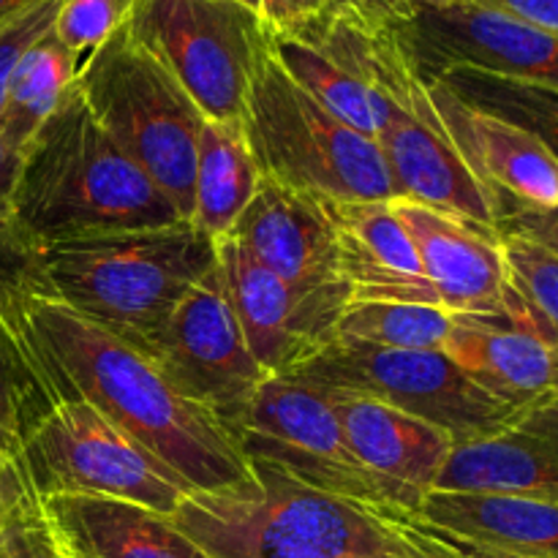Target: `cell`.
Instances as JSON below:
<instances>
[{
	"label": "cell",
	"instance_id": "4",
	"mask_svg": "<svg viewBox=\"0 0 558 558\" xmlns=\"http://www.w3.org/2000/svg\"><path fill=\"white\" fill-rule=\"evenodd\" d=\"M232 488L194 490L172 523L210 558H387L403 554L379 512L308 488L265 461Z\"/></svg>",
	"mask_w": 558,
	"mask_h": 558
},
{
	"label": "cell",
	"instance_id": "27",
	"mask_svg": "<svg viewBox=\"0 0 558 558\" xmlns=\"http://www.w3.org/2000/svg\"><path fill=\"white\" fill-rule=\"evenodd\" d=\"M267 41H270L272 58L319 107H325L327 112L336 114L360 134L376 140L381 120L387 118V109L371 87L354 80L336 60L327 58L322 49H316L298 33L270 27Z\"/></svg>",
	"mask_w": 558,
	"mask_h": 558
},
{
	"label": "cell",
	"instance_id": "11",
	"mask_svg": "<svg viewBox=\"0 0 558 558\" xmlns=\"http://www.w3.org/2000/svg\"><path fill=\"white\" fill-rule=\"evenodd\" d=\"M36 501L49 496L120 499L174 515L191 485L82 401H63L25 441L16 461Z\"/></svg>",
	"mask_w": 558,
	"mask_h": 558
},
{
	"label": "cell",
	"instance_id": "1",
	"mask_svg": "<svg viewBox=\"0 0 558 558\" xmlns=\"http://www.w3.org/2000/svg\"><path fill=\"white\" fill-rule=\"evenodd\" d=\"M22 330L60 403L93 407L191 490L232 488L248 477V463L227 425L174 390L150 357L49 298L25 305Z\"/></svg>",
	"mask_w": 558,
	"mask_h": 558
},
{
	"label": "cell",
	"instance_id": "31",
	"mask_svg": "<svg viewBox=\"0 0 558 558\" xmlns=\"http://www.w3.org/2000/svg\"><path fill=\"white\" fill-rule=\"evenodd\" d=\"M501 248L515 294L512 308L558 341V256L521 234H501Z\"/></svg>",
	"mask_w": 558,
	"mask_h": 558
},
{
	"label": "cell",
	"instance_id": "13",
	"mask_svg": "<svg viewBox=\"0 0 558 558\" xmlns=\"http://www.w3.org/2000/svg\"><path fill=\"white\" fill-rule=\"evenodd\" d=\"M218 267L245 343L270 376L292 374L336 343L338 322L352 303L347 283L294 287L234 238L218 240Z\"/></svg>",
	"mask_w": 558,
	"mask_h": 558
},
{
	"label": "cell",
	"instance_id": "20",
	"mask_svg": "<svg viewBox=\"0 0 558 558\" xmlns=\"http://www.w3.org/2000/svg\"><path fill=\"white\" fill-rule=\"evenodd\" d=\"M434 490L558 496V396L523 409L501 434L452 447Z\"/></svg>",
	"mask_w": 558,
	"mask_h": 558
},
{
	"label": "cell",
	"instance_id": "36",
	"mask_svg": "<svg viewBox=\"0 0 558 558\" xmlns=\"http://www.w3.org/2000/svg\"><path fill=\"white\" fill-rule=\"evenodd\" d=\"M0 558H58L36 499L16 507L0 526Z\"/></svg>",
	"mask_w": 558,
	"mask_h": 558
},
{
	"label": "cell",
	"instance_id": "17",
	"mask_svg": "<svg viewBox=\"0 0 558 558\" xmlns=\"http://www.w3.org/2000/svg\"><path fill=\"white\" fill-rule=\"evenodd\" d=\"M430 98L474 178L494 196L523 205H558V158L521 125L469 107L439 80H430Z\"/></svg>",
	"mask_w": 558,
	"mask_h": 558
},
{
	"label": "cell",
	"instance_id": "7",
	"mask_svg": "<svg viewBox=\"0 0 558 558\" xmlns=\"http://www.w3.org/2000/svg\"><path fill=\"white\" fill-rule=\"evenodd\" d=\"M229 434L245 461H265L308 488L374 512H414L417 501L360 463L330 396L298 376H267Z\"/></svg>",
	"mask_w": 558,
	"mask_h": 558
},
{
	"label": "cell",
	"instance_id": "24",
	"mask_svg": "<svg viewBox=\"0 0 558 558\" xmlns=\"http://www.w3.org/2000/svg\"><path fill=\"white\" fill-rule=\"evenodd\" d=\"M259 180L262 172L245 140L243 123L205 120L196 147L194 210L189 221L216 243L229 238L256 196Z\"/></svg>",
	"mask_w": 558,
	"mask_h": 558
},
{
	"label": "cell",
	"instance_id": "35",
	"mask_svg": "<svg viewBox=\"0 0 558 558\" xmlns=\"http://www.w3.org/2000/svg\"><path fill=\"white\" fill-rule=\"evenodd\" d=\"M496 232L521 234L558 256V205H523L510 196H496Z\"/></svg>",
	"mask_w": 558,
	"mask_h": 558
},
{
	"label": "cell",
	"instance_id": "23",
	"mask_svg": "<svg viewBox=\"0 0 558 558\" xmlns=\"http://www.w3.org/2000/svg\"><path fill=\"white\" fill-rule=\"evenodd\" d=\"M414 515L485 548L523 558H558V496L430 490Z\"/></svg>",
	"mask_w": 558,
	"mask_h": 558
},
{
	"label": "cell",
	"instance_id": "28",
	"mask_svg": "<svg viewBox=\"0 0 558 558\" xmlns=\"http://www.w3.org/2000/svg\"><path fill=\"white\" fill-rule=\"evenodd\" d=\"M436 80L469 107L521 125L558 158V87L505 80L474 69H450Z\"/></svg>",
	"mask_w": 558,
	"mask_h": 558
},
{
	"label": "cell",
	"instance_id": "43",
	"mask_svg": "<svg viewBox=\"0 0 558 558\" xmlns=\"http://www.w3.org/2000/svg\"><path fill=\"white\" fill-rule=\"evenodd\" d=\"M387 558H412L407 554V550H403V554H392V556H387Z\"/></svg>",
	"mask_w": 558,
	"mask_h": 558
},
{
	"label": "cell",
	"instance_id": "29",
	"mask_svg": "<svg viewBox=\"0 0 558 558\" xmlns=\"http://www.w3.org/2000/svg\"><path fill=\"white\" fill-rule=\"evenodd\" d=\"M452 314L420 303H354L338 322L336 341L374 349H445Z\"/></svg>",
	"mask_w": 558,
	"mask_h": 558
},
{
	"label": "cell",
	"instance_id": "9",
	"mask_svg": "<svg viewBox=\"0 0 558 558\" xmlns=\"http://www.w3.org/2000/svg\"><path fill=\"white\" fill-rule=\"evenodd\" d=\"M287 376L387 403L445 430L456 445L501 434L523 412L488 396L445 349H374L336 341Z\"/></svg>",
	"mask_w": 558,
	"mask_h": 558
},
{
	"label": "cell",
	"instance_id": "2",
	"mask_svg": "<svg viewBox=\"0 0 558 558\" xmlns=\"http://www.w3.org/2000/svg\"><path fill=\"white\" fill-rule=\"evenodd\" d=\"M14 210L38 251L183 221L174 202L93 118L76 82L20 153Z\"/></svg>",
	"mask_w": 558,
	"mask_h": 558
},
{
	"label": "cell",
	"instance_id": "6",
	"mask_svg": "<svg viewBox=\"0 0 558 558\" xmlns=\"http://www.w3.org/2000/svg\"><path fill=\"white\" fill-rule=\"evenodd\" d=\"M76 87L101 129L191 218L205 114L178 80L123 25L80 65Z\"/></svg>",
	"mask_w": 558,
	"mask_h": 558
},
{
	"label": "cell",
	"instance_id": "39",
	"mask_svg": "<svg viewBox=\"0 0 558 558\" xmlns=\"http://www.w3.org/2000/svg\"><path fill=\"white\" fill-rule=\"evenodd\" d=\"M336 3H349L357 5V9L392 16V20H403V16L414 14L420 9H439V5H456L463 3V0H336Z\"/></svg>",
	"mask_w": 558,
	"mask_h": 558
},
{
	"label": "cell",
	"instance_id": "40",
	"mask_svg": "<svg viewBox=\"0 0 558 558\" xmlns=\"http://www.w3.org/2000/svg\"><path fill=\"white\" fill-rule=\"evenodd\" d=\"M25 501H33V496L27 494L20 472H16L5 458H0V526H3L5 518H9L16 507L25 505Z\"/></svg>",
	"mask_w": 558,
	"mask_h": 558
},
{
	"label": "cell",
	"instance_id": "12",
	"mask_svg": "<svg viewBox=\"0 0 558 558\" xmlns=\"http://www.w3.org/2000/svg\"><path fill=\"white\" fill-rule=\"evenodd\" d=\"M156 365L174 390L216 414L227 430L270 376L245 343L221 267L180 300L163 327Z\"/></svg>",
	"mask_w": 558,
	"mask_h": 558
},
{
	"label": "cell",
	"instance_id": "41",
	"mask_svg": "<svg viewBox=\"0 0 558 558\" xmlns=\"http://www.w3.org/2000/svg\"><path fill=\"white\" fill-rule=\"evenodd\" d=\"M33 3H38V0H0V22L11 20V16H16Z\"/></svg>",
	"mask_w": 558,
	"mask_h": 558
},
{
	"label": "cell",
	"instance_id": "34",
	"mask_svg": "<svg viewBox=\"0 0 558 558\" xmlns=\"http://www.w3.org/2000/svg\"><path fill=\"white\" fill-rule=\"evenodd\" d=\"M58 9L60 0H38L11 20L0 22V112H3L5 93H9L16 63L27 52V47L54 25Z\"/></svg>",
	"mask_w": 558,
	"mask_h": 558
},
{
	"label": "cell",
	"instance_id": "3",
	"mask_svg": "<svg viewBox=\"0 0 558 558\" xmlns=\"http://www.w3.org/2000/svg\"><path fill=\"white\" fill-rule=\"evenodd\" d=\"M49 300L156 363L180 300L218 267V243L194 221L41 248Z\"/></svg>",
	"mask_w": 558,
	"mask_h": 558
},
{
	"label": "cell",
	"instance_id": "14",
	"mask_svg": "<svg viewBox=\"0 0 558 558\" xmlns=\"http://www.w3.org/2000/svg\"><path fill=\"white\" fill-rule=\"evenodd\" d=\"M425 82L450 69H474L515 82L558 87V36L510 14L463 0L396 20Z\"/></svg>",
	"mask_w": 558,
	"mask_h": 558
},
{
	"label": "cell",
	"instance_id": "19",
	"mask_svg": "<svg viewBox=\"0 0 558 558\" xmlns=\"http://www.w3.org/2000/svg\"><path fill=\"white\" fill-rule=\"evenodd\" d=\"M327 210L336 223L338 265L352 303L439 305L392 202H327Z\"/></svg>",
	"mask_w": 558,
	"mask_h": 558
},
{
	"label": "cell",
	"instance_id": "33",
	"mask_svg": "<svg viewBox=\"0 0 558 558\" xmlns=\"http://www.w3.org/2000/svg\"><path fill=\"white\" fill-rule=\"evenodd\" d=\"M381 521L398 534L407 554L412 558H523L505 550L485 548V545L469 543V539L456 537L434 523L423 521L409 512H379Z\"/></svg>",
	"mask_w": 558,
	"mask_h": 558
},
{
	"label": "cell",
	"instance_id": "10",
	"mask_svg": "<svg viewBox=\"0 0 558 558\" xmlns=\"http://www.w3.org/2000/svg\"><path fill=\"white\" fill-rule=\"evenodd\" d=\"M371 87L387 109L376 145L390 174L392 202H412L496 229V196L452 145L398 27L381 41Z\"/></svg>",
	"mask_w": 558,
	"mask_h": 558
},
{
	"label": "cell",
	"instance_id": "22",
	"mask_svg": "<svg viewBox=\"0 0 558 558\" xmlns=\"http://www.w3.org/2000/svg\"><path fill=\"white\" fill-rule=\"evenodd\" d=\"M325 392L330 396L338 423L360 463L423 507L425 496L436 488L456 441L445 430L387 403Z\"/></svg>",
	"mask_w": 558,
	"mask_h": 558
},
{
	"label": "cell",
	"instance_id": "38",
	"mask_svg": "<svg viewBox=\"0 0 558 558\" xmlns=\"http://www.w3.org/2000/svg\"><path fill=\"white\" fill-rule=\"evenodd\" d=\"M330 3L332 0H262V16H265L267 27L281 31V27H292L319 14Z\"/></svg>",
	"mask_w": 558,
	"mask_h": 558
},
{
	"label": "cell",
	"instance_id": "32",
	"mask_svg": "<svg viewBox=\"0 0 558 558\" xmlns=\"http://www.w3.org/2000/svg\"><path fill=\"white\" fill-rule=\"evenodd\" d=\"M136 3L140 0H60L52 27L82 65L131 20Z\"/></svg>",
	"mask_w": 558,
	"mask_h": 558
},
{
	"label": "cell",
	"instance_id": "26",
	"mask_svg": "<svg viewBox=\"0 0 558 558\" xmlns=\"http://www.w3.org/2000/svg\"><path fill=\"white\" fill-rule=\"evenodd\" d=\"M58 407V390L25 330L0 311V458L16 469L25 441Z\"/></svg>",
	"mask_w": 558,
	"mask_h": 558
},
{
	"label": "cell",
	"instance_id": "8",
	"mask_svg": "<svg viewBox=\"0 0 558 558\" xmlns=\"http://www.w3.org/2000/svg\"><path fill=\"white\" fill-rule=\"evenodd\" d=\"M125 27L205 120L243 123L270 38L262 11L240 0H140Z\"/></svg>",
	"mask_w": 558,
	"mask_h": 558
},
{
	"label": "cell",
	"instance_id": "25",
	"mask_svg": "<svg viewBox=\"0 0 558 558\" xmlns=\"http://www.w3.org/2000/svg\"><path fill=\"white\" fill-rule=\"evenodd\" d=\"M80 76V60L58 38L54 27H49L38 41L27 47L11 74L9 93H5L3 112H0V131L5 142L16 150H25L36 131L47 123L74 87Z\"/></svg>",
	"mask_w": 558,
	"mask_h": 558
},
{
	"label": "cell",
	"instance_id": "44",
	"mask_svg": "<svg viewBox=\"0 0 558 558\" xmlns=\"http://www.w3.org/2000/svg\"><path fill=\"white\" fill-rule=\"evenodd\" d=\"M58 558H69V556H63V554H58Z\"/></svg>",
	"mask_w": 558,
	"mask_h": 558
},
{
	"label": "cell",
	"instance_id": "42",
	"mask_svg": "<svg viewBox=\"0 0 558 558\" xmlns=\"http://www.w3.org/2000/svg\"><path fill=\"white\" fill-rule=\"evenodd\" d=\"M240 3L251 5V9H256V11H262V0H240Z\"/></svg>",
	"mask_w": 558,
	"mask_h": 558
},
{
	"label": "cell",
	"instance_id": "21",
	"mask_svg": "<svg viewBox=\"0 0 558 558\" xmlns=\"http://www.w3.org/2000/svg\"><path fill=\"white\" fill-rule=\"evenodd\" d=\"M54 550L69 558H210L156 510L98 496L36 501Z\"/></svg>",
	"mask_w": 558,
	"mask_h": 558
},
{
	"label": "cell",
	"instance_id": "18",
	"mask_svg": "<svg viewBox=\"0 0 558 558\" xmlns=\"http://www.w3.org/2000/svg\"><path fill=\"white\" fill-rule=\"evenodd\" d=\"M445 352L507 407L558 396V341L515 308L510 316H452Z\"/></svg>",
	"mask_w": 558,
	"mask_h": 558
},
{
	"label": "cell",
	"instance_id": "16",
	"mask_svg": "<svg viewBox=\"0 0 558 558\" xmlns=\"http://www.w3.org/2000/svg\"><path fill=\"white\" fill-rule=\"evenodd\" d=\"M229 238L294 287L347 283L338 265V234L327 202L270 178L259 180L256 196Z\"/></svg>",
	"mask_w": 558,
	"mask_h": 558
},
{
	"label": "cell",
	"instance_id": "37",
	"mask_svg": "<svg viewBox=\"0 0 558 558\" xmlns=\"http://www.w3.org/2000/svg\"><path fill=\"white\" fill-rule=\"evenodd\" d=\"M558 36V0H474Z\"/></svg>",
	"mask_w": 558,
	"mask_h": 558
},
{
	"label": "cell",
	"instance_id": "15",
	"mask_svg": "<svg viewBox=\"0 0 558 558\" xmlns=\"http://www.w3.org/2000/svg\"><path fill=\"white\" fill-rule=\"evenodd\" d=\"M417 245L425 278L452 316H510L512 294L501 234L450 213L392 202Z\"/></svg>",
	"mask_w": 558,
	"mask_h": 558
},
{
	"label": "cell",
	"instance_id": "5",
	"mask_svg": "<svg viewBox=\"0 0 558 558\" xmlns=\"http://www.w3.org/2000/svg\"><path fill=\"white\" fill-rule=\"evenodd\" d=\"M243 131L262 178L322 202H392L376 140L319 107L272 58L270 41L251 85Z\"/></svg>",
	"mask_w": 558,
	"mask_h": 558
},
{
	"label": "cell",
	"instance_id": "30",
	"mask_svg": "<svg viewBox=\"0 0 558 558\" xmlns=\"http://www.w3.org/2000/svg\"><path fill=\"white\" fill-rule=\"evenodd\" d=\"M20 150L0 131V311L22 327V311L33 298H47L41 278V251L33 248L14 210Z\"/></svg>",
	"mask_w": 558,
	"mask_h": 558
}]
</instances>
